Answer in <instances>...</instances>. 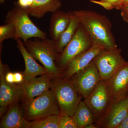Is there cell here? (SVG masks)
<instances>
[{
  "label": "cell",
  "instance_id": "6da1fadb",
  "mask_svg": "<svg viewBox=\"0 0 128 128\" xmlns=\"http://www.w3.org/2000/svg\"><path fill=\"white\" fill-rule=\"evenodd\" d=\"M72 12L92 44H99L107 50L117 48L111 32L110 23L107 18L91 11L80 10Z\"/></svg>",
  "mask_w": 128,
  "mask_h": 128
},
{
  "label": "cell",
  "instance_id": "7a4b0ae2",
  "mask_svg": "<svg viewBox=\"0 0 128 128\" xmlns=\"http://www.w3.org/2000/svg\"><path fill=\"white\" fill-rule=\"evenodd\" d=\"M24 43L28 52L42 64L53 77L62 76V71L56 64L60 54L55 41L47 38H36L28 40Z\"/></svg>",
  "mask_w": 128,
  "mask_h": 128
},
{
  "label": "cell",
  "instance_id": "3957f363",
  "mask_svg": "<svg viewBox=\"0 0 128 128\" xmlns=\"http://www.w3.org/2000/svg\"><path fill=\"white\" fill-rule=\"evenodd\" d=\"M50 89L57 100L60 114L73 116L82 98L70 80L62 76L52 77Z\"/></svg>",
  "mask_w": 128,
  "mask_h": 128
},
{
  "label": "cell",
  "instance_id": "277c9868",
  "mask_svg": "<svg viewBox=\"0 0 128 128\" xmlns=\"http://www.w3.org/2000/svg\"><path fill=\"white\" fill-rule=\"evenodd\" d=\"M24 117L32 121L55 114H60L59 107L50 89L23 104Z\"/></svg>",
  "mask_w": 128,
  "mask_h": 128
},
{
  "label": "cell",
  "instance_id": "5b68a950",
  "mask_svg": "<svg viewBox=\"0 0 128 128\" xmlns=\"http://www.w3.org/2000/svg\"><path fill=\"white\" fill-rule=\"evenodd\" d=\"M29 16L26 12L14 6V8L8 12L4 22L14 25L16 28V40L21 38L24 42L34 38H47V34L33 23Z\"/></svg>",
  "mask_w": 128,
  "mask_h": 128
},
{
  "label": "cell",
  "instance_id": "8992f818",
  "mask_svg": "<svg viewBox=\"0 0 128 128\" xmlns=\"http://www.w3.org/2000/svg\"><path fill=\"white\" fill-rule=\"evenodd\" d=\"M92 44L87 33L80 24L72 39L60 54L56 61L57 67L61 70H65L72 60L89 49Z\"/></svg>",
  "mask_w": 128,
  "mask_h": 128
},
{
  "label": "cell",
  "instance_id": "52a82bcc",
  "mask_svg": "<svg viewBox=\"0 0 128 128\" xmlns=\"http://www.w3.org/2000/svg\"><path fill=\"white\" fill-rule=\"evenodd\" d=\"M84 102L93 114L98 125L112 104L106 80H102Z\"/></svg>",
  "mask_w": 128,
  "mask_h": 128
},
{
  "label": "cell",
  "instance_id": "ba28073f",
  "mask_svg": "<svg viewBox=\"0 0 128 128\" xmlns=\"http://www.w3.org/2000/svg\"><path fill=\"white\" fill-rule=\"evenodd\" d=\"M121 50H104L93 60L101 80H108L126 63L121 54Z\"/></svg>",
  "mask_w": 128,
  "mask_h": 128
},
{
  "label": "cell",
  "instance_id": "9c48e42d",
  "mask_svg": "<svg viewBox=\"0 0 128 128\" xmlns=\"http://www.w3.org/2000/svg\"><path fill=\"white\" fill-rule=\"evenodd\" d=\"M76 91L85 99L92 92L102 80L94 61L69 79Z\"/></svg>",
  "mask_w": 128,
  "mask_h": 128
},
{
  "label": "cell",
  "instance_id": "30bf717a",
  "mask_svg": "<svg viewBox=\"0 0 128 128\" xmlns=\"http://www.w3.org/2000/svg\"><path fill=\"white\" fill-rule=\"evenodd\" d=\"M9 70L8 66L2 64L0 58V115L2 116L8 107L22 98L20 85L10 84L6 81L5 76Z\"/></svg>",
  "mask_w": 128,
  "mask_h": 128
},
{
  "label": "cell",
  "instance_id": "8fae6325",
  "mask_svg": "<svg viewBox=\"0 0 128 128\" xmlns=\"http://www.w3.org/2000/svg\"><path fill=\"white\" fill-rule=\"evenodd\" d=\"M105 49L99 44H92L89 49L80 54L70 62L62 77L69 80L75 74L88 66L95 57Z\"/></svg>",
  "mask_w": 128,
  "mask_h": 128
},
{
  "label": "cell",
  "instance_id": "7c38bea8",
  "mask_svg": "<svg viewBox=\"0 0 128 128\" xmlns=\"http://www.w3.org/2000/svg\"><path fill=\"white\" fill-rule=\"evenodd\" d=\"M128 114V94L111 104L98 126L101 128H117Z\"/></svg>",
  "mask_w": 128,
  "mask_h": 128
},
{
  "label": "cell",
  "instance_id": "4fadbf2b",
  "mask_svg": "<svg viewBox=\"0 0 128 128\" xmlns=\"http://www.w3.org/2000/svg\"><path fill=\"white\" fill-rule=\"evenodd\" d=\"M112 103L123 98L128 94V62L107 80Z\"/></svg>",
  "mask_w": 128,
  "mask_h": 128
},
{
  "label": "cell",
  "instance_id": "5bb4252c",
  "mask_svg": "<svg viewBox=\"0 0 128 128\" xmlns=\"http://www.w3.org/2000/svg\"><path fill=\"white\" fill-rule=\"evenodd\" d=\"M52 77L50 74H45L20 84L23 92V104L50 89Z\"/></svg>",
  "mask_w": 128,
  "mask_h": 128
},
{
  "label": "cell",
  "instance_id": "9a60e30c",
  "mask_svg": "<svg viewBox=\"0 0 128 128\" xmlns=\"http://www.w3.org/2000/svg\"><path fill=\"white\" fill-rule=\"evenodd\" d=\"M32 124V121L25 119L23 108L17 102L9 106L1 121L0 128H31Z\"/></svg>",
  "mask_w": 128,
  "mask_h": 128
},
{
  "label": "cell",
  "instance_id": "2e32d148",
  "mask_svg": "<svg viewBox=\"0 0 128 128\" xmlns=\"http://www.w3.org/2000/svg\"><path fill=\"white\" fill-rule=\"evenodd\" d=\"M16 41L17 44V48L22 55L25 62V70L22 72L25 79L24 82L28 81L38 76L49 74L47 70L43 66L38 64L36 60L28 52L22 39L18 38Z\"/></svg>",
  "mask_w": 128,
  "mask_h": 128
},
{
  "label": "cell",
  "instance_id": "e0dca14e",
  "mask_svg": "<svg viewBox=\"0 0 128 128\" xmlns=\"http://www.w3.org/2000/svg\"><path fill=\"white\" fill-rule=\"evenodd\" d=\"M70 21V12H65L60 10L54 12L52 14L49 29L51 39L56 42L68 27Z\"/></svg>",
  "mask_w": 128,
  "mask_h": 128
},
{
  "label": "cell",
  "instance_id": "ac0fdd59",
  "mask_svg": "<svg viewBox=\"0 0 128 128\" xmlns=\"http://www.w3.org/2000/svg\"><path fill=\"white\" fill-rule=\"evenodd\" d=\"M70 21L68 27L56 41V46L58 52L60 54L72 39L80 23L78 18L73 14V12H70Z\"/></svg>",
  "mask_w": 128,
  "mask_h": 128
},
{
  "label": "cell",
  "instance_id": "d6986e66",
  "mask_svg": "<svg viewBox=\"0 0 128 128\" xmlns=\"http://www.w3.org/2000/svg\"><path fill=\"white\" fill-rule=\"evenodd\" d=\"M33 9L29 16L37 18H42L48 12L53 13L62 6L60 0H34Z\"/></svg>",
  "mask_w": 128,
  "mask_h": 128
},
{
  "label": "cell",
  "instance_id": "ffe728a7",
  "mask_svg": "<svg viewBox=\"0 0 128 128\" xmlns=\"http://www.w3.org/2000/svg\"><path fill=\"white\" fill-rule=\"evenodd\" d=\"M73 118L76 122L78 128H84L94 121L93 114L84 101L81 100L76 108Z\"/></svg>",
  "mask_w": 128,
  "mask_h": 128
},
{
  "label": "cell",
  "instance_id": "44dd1931",
  "mask_svg": "<svg viewBox=\"0 0 128 128\" xmlns=\"http://www.w3.org/2000/svg\"><path fill=\"white\" fill-rule=\"evenodd\" d=\"M61 114H55L32 121L31 128H60Z\"/></svg>",
  "mask_w": 128,
  "mask_h": 128
},
{
  "label": "cell",
  "instance_id": "7402d4cb",
  "mask_svg": "<svg viewBox=\"0 0 128 128\" xmlns=\"http://www.w3.org/2000/svg\"><path fill=\"white\" fill-rule=\"evenodd\" d=\"M8 39L16 40V28L10 23L0 26V47H2V42Z\"/></svg>",
  "mask_w": 128,
  "mask_h": 128
},
{
  "label": "cell",
  "instance_id": "603a6c76",
  "mask_svg": "<svg viewBox=\"0 0 128 128\" xmlns=\"http://www.w3.org/2000/svg\"><path fill=\"white\" fill-rule=\"evenodd\" d=\"M60 128H78V127L73 116L68 115H61Z\"/></svg>",
  "mask_w": 128,
  "mask_h": 128
},
{
  "label": "cell",
  "instance_id": "cb8c5ba5",
  "mask_svg": "<svg viewBox=\"0 0 128 128\" xmlns=\"http://www.w3.org/2000/svg\"><path fill=\"white\" fill-rule=\"evenodd\" d=\"M14 83L21 84L25 82V79L22 72H14Z\"/></svg>",
  "mask_w": 128,
  "mask_h": 128
},
{
  "label": "cell",
  "instance_id": "d4e9b609",
  "mask_svg": "<svg viewBox=\"0 0 128 128\" xmlns=\"http://www.w3.org/2000/svg\"><path fill=\"white\" fill-rule=\"evenodd\" d=\"M90 2L100 5L107 10H110L113 9L114 7V6L112 5L110 2L105 1L102 0L101 1H98L94 0H91Z\"/></svg>",
  "mask_w": 128,
  "mask_h": 128
},
{
  "label": "cell",
  "instance_id": "484cf974",
  "mask_svg": "<svg viewBox=\"0 0 128 128\" xmlns=\"http://www.w3.org/2000/svg\"><path fill=\"white\" fill-rule=\"evenodd\" d=\"M121 15L124 21L128 23V4H124L122 7Z\"/></svg>",
  "mask_w": 128,
  "mask_h": 128
},
{
  "label": "cell",
  "instance_id": "4316f807",
  "mask_svg": "<svg viewBox=\"0 0 128 128\" xmlns=\"http://www.w3.org/2000/svg\"><path fill=\"white\" fill-rule=\"evenodd\" d=\"M5 79L6 81L10 84H14V73L8 71L6 72L5 76Z\"/></svg>",
  "mask_w": 128,
  "mask_h": 128
},
{
  "label": "cell",
  "instance_id": "83f0119b",
  "mask_svg": "<svg viewBox=\"0 0 128 128\" xmlns=\"http://www.w3.org/2000/svg\"><path fill=\"white\" fill-rule=\"evenodd\" d=\"M102 0L108 2L113 5L114 6H116L120 8H121L122 6L124 4V0Z\"/></svg>",
  "mask_w": 128,
  "mask_h": 128
},
{
  "label": "cell",
  "instance_id": "f1b7e54d",
  "mask_svg": "<svg viewBox=\"0 0 128 128\" xmlns=\"http://www.w3.org/2000/svg\"><path fill=\"white\" fill-rule=\"evenodd\" d=\"M117 128H128V114L126 118Z\"/></svg>",
  "mask_w": 128,
  "mask_h": 128
},
{
  "label": "cell",
  "instance_id": "f546056e",
  "mask_svg": "<svg viewBox=\"0 0 128 128\" xmlns=\"http://www.w3.org/2000/svg\"><path fill=\"white\" fill-rule=\"evenodd\" d=\"M97 128L96 126L93 124V123H91L88 124L86 125L85 127L84 128Z\"/></svg>",
  "mask_w": 128,
  "mask_h": 128
},
{
  "label": "cell",
  "instance_id": "4dcf8cb0",
  "mask_svg": "<svg viewBox=\"0 0 128 128\" xmlns=\"http://www.w3.org/2000/svg\"><path fill=\"white\" fill-rule=\"evenodd\" d=\"M6 0H0V4H3L5 3Z\"/></svg>",
  "mask_w": 128,
  "mask_h": 128
},
{
  "label": "cell",
  "instance_id": "1f68e13d",
  "mask_svg": "<svg viewBox=\"0 0 128 128\" xmlns=\"http://www.w3.org/2000/svg\"><path fill=\"white\" fill-rule=\"evenodd\" d=\"M128 4V0H124V4Z\"/></svg>",
  "mask_w": 128,
  "mask_h": 128
},
{
  "label": "cell",
  "instance_id": "d6a6232c",
  "mask_svg": "<svg viewBox=\"0 0 128 128\" xmlns=\"http://www.w3.org/2000/svg\"></svg>",
  "mask_w": 128,
  "mask_h": 128
}]
</instances>
